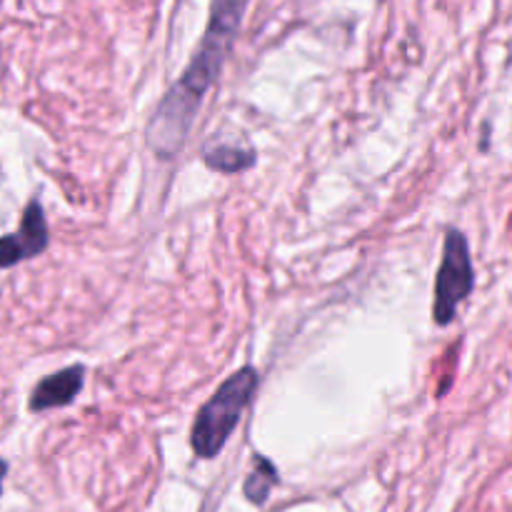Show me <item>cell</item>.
<instances>
[{
    "label": "cell",
    "mask_w": 512,
    "mask_h": 512,
    "mask_svg": "<svg viewBox=\"0 0 512 512\" xmlns=\"http://www.w3.org/2000/svg\"><path fill=\"white\" fill-rule=\"evenodd\" d=\"M248 3L250 0H210V18L198 50L183 75L163 95L145 128V143L155 158L173 160L185 148L200 105L220 78V70L238 40Z\"/></svg>",
    "instance_id": "1"
},
{
    "label": "cell",
    "mask_w": 512,
    "mask_h": 512,
    "mask_svg": "<svg viewBox=\"0 0 512 512\" xmlns=\"http://www.w3.org/2000/svg\"><path fill=\"white\" fill-rule=\"evenodd\" d=\"M260 375L253 365L235 370L223 385L213 393V398L198 410L190 428V448L195 458L213 460L223 453L230 435L238 428L240 418L253 403L258 393Z\"/></svg>",
    "instance_id": "2"
},
{
    "label": "cell",
    "mask_w": 512,
    "mask_h": 512,
    "mask_svg": "<svg viewBox=\"0 0 512 512\" xmlns=\"http://www.w3.org/2000/svg\"><path fill=\"white\" fill-rule=\"evenodd\" d=\"M475 268L470 258V245L463 230L448 228L443 243L438 278H435L433 320L440 328H448L458 315V308L473 295Z\"/></svg>",
    "instance_id": "3"
},
{
    "label": "cell",
    "mask_w": 512,
    "mask_h": 512,
    "mask_svg": "<svg viewBox=\"0 0 512 512\" xmlns=\"http://www.w3.org/2000/svg\"><path fill=\"white\" fill-rule=\"evenodd\" d=\"M50 243L48 223H45L43 205L38 198L30 200L23 210L18 233H10L0 238V268H13L28 258H38L45 253Z\"/></svg>",
    "instance_id": "4"
},
{
    "label": "cell",
    "mask_w": 512,
    "mask_h": 512,
    "mask_svg": "<svg viewBox=\"0 0 512 512\" xmlns=\"http://www.w3.org/2000/svg\"><path fill=\"white\" fill-rule=\"evenodd\" d=\"M85 385V365H70L40 380L30 393V413H45L53 408H65L78 398Z\"/></svg>",
    "instance_id": "5"
},
{
    "label": "cell",
    "mask_w": 512,
    "mask_h": 512,
    "mask_svg": "<svg viewBox=\"0 0 512 512\" xmlns=\"http://www.w3.org/2000/svg\"><path fill=\"white\" fill-rule=\"evenodd\" d=\"M203 163L208 165L210 170L235 175L253 168V165L258 163V153H255L253 148H240V145L218 143V140H213V143H208L203 148Z\"/></svg>",
    "instance_id": "6"
},
{
    "label": "cell",
    "mask_w": 512,
    "mask_h": 512,
    "mask_svg": "<svg viewBox=\"0 0 512 512\" xmlns=\"http://www.w3.org/2000/svg\"><path fill=\"white\" fill-rule=\"evenodd\" d=\"M275 485H280V473H278V468H275V463L270 458H265V455L255 453L253 455V470H250V475L245 478V483H243L245 500L260 508V505L268 503L270 490H273Z\"/></svg>",
    "instance_id": "7"
},
{
    "label": "cell",
    "mask_w": 512,
    "mask_h": 512,
    "mask_svg": "<svg viewBox=\"0 0 512 512\" xmlns=\"http://www.w3.org/2000/svg\"><path fill=\"white\" fill-rule=\"evenodd\" d=\"M5 475H8V463L5 460H0V495H3V480Z\"/></svg>",
    "instance_id": "8"
}]
</instances>
